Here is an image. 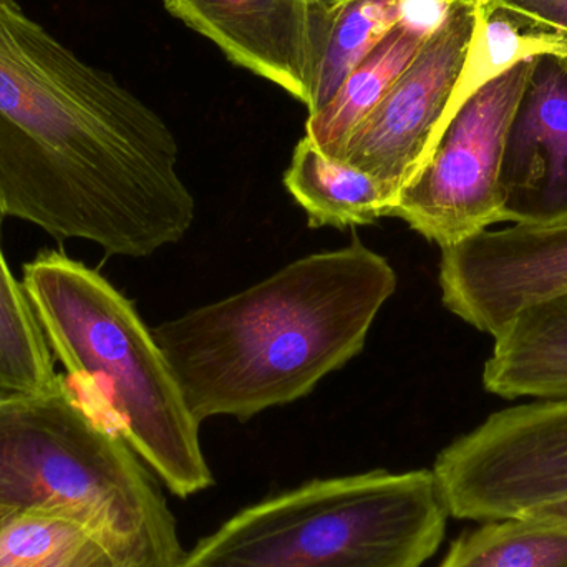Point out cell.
Segmentation results:
<instances>
[{
  "mask_svg": "<svg viewBox=\"0 0 567 567\" xmlns=\"http://www.w3.org/2000/svg\"><path fill=\"white\" fill-rule=\"evenodd\" d=\"M395 289L390 262L353 238L152 333L199 423L246 422L302 399L359 355Z\"/></svg>",
  "mask_w": 567,
  "mask_h": 567,
  "instance_id": "7a4b0ae2",
  "label": "cell"
},
{
  "mask_svg": "<svg viewBox=\"0 0 567 567\" xmlns=\"http://www.w3.org/2000/svg\"><path fill=\"white\" fill-rule=\"evenodd\" d=\"M528 516H535V518L545 519V522L555 523V525L567 528V502L546 506V508L538 509V512L532 513Z\"/></svg>",
  "mask_w": 567,
  "mask_h": 567,
  "instance_id": "44dd1931",
  "label": "cell"
},
{
  "mask_svg": "<svg viewBox=\"0 0 567 567\" xmlns=\"http://www.w3.org/2000/svg\"><path fill=\"white\" fill-rule=\"evenodd\" d=\"M476 0H453L442 25L379 105L350 133L337 162L382 183L393 199L435 143L475 27Z\"/></svg>",
  "mask_w": 567,
  "mask_h": 567,
  "instance_id": "ba28073f",
  "label": "cell"
},
{
  "mask_svg": "<svg viewBox=\"0 0 567 567\" xmlns=\"http://www.w3.org/2000/svg\"><path fill=\"white\" fill-rule=\"evenodd\" d=\"M449 516L430 470L316 480L238 513L182 567H422Z\"/></svg>",
  "mask_w": 567,
  "mask_h": 567,
  "instance_id": "5b68a950",
  "label": "cell"
},
{
  "mask_svg": "<svg viewBox=\"0 0 567 567\" xmlns=\"http://www.w3.org/2000/svg\"><path fill=\"white\" fill-rule=\"evenodd\" d=\"M140 460L66 375L0 395V512L59 513L128 567H182L175 518Z\"/></svg>",
  "mask_w": 567,
  "mask_h": 567,
  "instance_id": "277c9868",
  "label": "cell"
},
{
  "mask_svg": "<svg viewBox=\"0 0 567 567\" xmlns=\"http://www.w3.org/2000/svg\"><path fill=\"white\" fill-rule=\"evenodd\" d=\"M502 223L567 221V60L535 56L506 130L498 175Z\"/></svg>",
  "mask_w": 567,
  "mask_h": 567,
  "instance_id": "30bf717a",
  "label": "cell"
},
{
  "mask_svg": "<svg viewBox=\"0 0 567 567\" xmlns=\"http://www.w3.org/2000/svg\"><path fill=\"white\" fill-rule=\"evenodd\" d=\"M442 302L495 339L523 310L567 296V221L486 231L442 249Z\"/></svg>",
  "mask_w": 567,
  "mask_h": 567,
  "instance_id": "9c48e42d",
  "label": "cell"
},
{
  "mask_svg": "<svg viewBox=\"0 0 567 567\" xmlns=\"http://www.w3.org/2000/svg\"><path fill=\"white\" fill-rule=\"evenodd\" d=\"M449 515L489 523L567 502V399L492 413L433 466Z\"/></svg>",
  "mask_w": 567,
  "mask_h": 567,
  "instance_id": "8992f818",
  "label": "cell"
},
{
  "mask_svg": "<svg viewBox=\"0 0 567 567\" xmlns=\"http://www.w3.org/2000/svg\"><path fill=\"white\" fill-rule=\"evenodd\" d=\"M0 567H128L76 519L22 509L0 515Z\"/></svg>",
  "mask_w": 567,
  "mask_h": 567,
  "instance_id": "e0dca14e",
  "label": "cell"
},
{
  "mask_svg": "<svg viewBox=\"0 0 567 567\" xmlns=\"http://www.w3.org/2000/svg\"><path fill=\"white\" fill-rule=\"evenodd\" d=\"M0 515H2V512H0Z\"/></svg>",
  "mask_w": 567,
  "mask_h": 567,
  "instance_id": "7402d4cb",
  "label": "cell"
},
{
  "mask_svg": "<svg viewBox=\"0 0 567 567\" xmlns=\"http://www.w3.org/2000/svg\"><path fill=\"white\" fill-rule=\"evenodd\" d=\"M513 12L522 13L535 22L567 32V0H493Z\"/></svg>",
  "mask_w": 567,
  "mask_h": 567,
  "instance_id": "ffe728a7",
  "label": "cell"
},
{
  "mask_svg": "<svg viewBox=\"0 0 567 567\" xmlns=\"http://www.w3.org/2000/svg\"><path fill=\"white\" fill-rule=\"evenodd\" d=\"M56 379L52 350L0 245V395L43 392Z\"/></svg>",
  "mask_w": 567,
  "mask_h": 567,
  "instance_id": "ac0fdd59",
  "label": "cell"
},
{
  "mask_svg": "<svg viewBox=\"0 0 567 567\" xmlns=\"http://www.w3.org/2000/svg\"><path fill=\"white\" fill-rule=\"evenodd\" d=\"M533 60L473 93L443 126L386 212L440 249L502 223L498 175L506 130Z\"/></svg>",
  "mask_w": 567,
  "mask_h": 567,
  "instance_id": "52a82bcc",
  "label": "cell"
},
{
  "mask_svg": "<svg viewBox=\"0 0 567 567\" xmlns=\"http://www.w3.org/2000/svg\"><path fill=\"white\" fill-rule=\"evenodd\" d=\"M429 37L402 22L390 30L343 80L330 102L307 118L306 136L316 148L337 159L350 133L379 105Z\"/></svg>",
  "mask_w": 567,
  "mask_h": 567,
  "instance_id": "2e32d148",
  "label": "cell"
},
{
  "mask_svg": "<svg viewBox=\"0 0 567 567\" xmlns=\"http://www.w3.org/2000/svg\"><path fill=\"white\" fill-rule=\"evenodd\" d=\"M405 0H320L313 37L309 115L322 110L343 80L402 20Z\"/></svg>",
  "mask_w": 567,
  "mask_h": 567,
  "instance_id": "9a60e30c",
  "label": "cell"
},
{
  "mask_svg": "<svg viewBox=\"0 0 567 567\" xmlns=\"http://www.w3.org/2000/svg\"><path fill=\"white\" fill-rule=\"evenodd\" d=\"M483 386L499 399H567V296L523 310L495 337Z\"/></svg>",
  "mask_w": 567,
  "mask_h": 567,
  "instance_id": "7c38bea8",
  "label": "cell"
},
{
  "mask_svg": "<svg viewBox=\"0 0 567 567\" xmlns=\"http://www.w3.org/2000/svg\"><path fill=\"white\" fill-rule=\"evenodd\" d=\"M169 126L0 0V213L109 256L148 258L195 221Z\"/></svg>",
  "mask_w": 567,
  "mask_h": 567,
  "instance_id": "6da1fadb",
  "label": "cell"
},
{
  "mask_svg": "<svg viewBox=\"0 0 567 567\" xmlns=\"http://www.w3.org/2000/svg\"><path fill=\"white\" fill-rule=\"evenodd\" d=\"M542 55H555L567 60L566 30L535 22L522 13L498 6L493 0H476L475 27L468 53L439 135L453 113L473 93L518 63Z\"/></svg>",
  "mask_w": 567,
  "mask_h": 567,
  "instance_id": "5bb4252c",
  "label": "cell"
},
{
  "mask_svg": "<svg viewBox=\"0 0 567 567\" xmlns=\"http://www.w3.org/2000/svg\"><path fill=\"white\" fill-rule=\"evenodd\" d=\"M284 185L307 213L310 228H349L386 218L393 196L372 176L330 159L307 136L297 143Z\"/></svg>",
  "mask_w": 567,
  "mask_h": 567,
  "instance_id": "4fadbf2b",
  "label": "cell"
},
{
  "mask_svg": "<svg viewBox=\"0 0 567 567\" xmlns=\"http://www.w3.org/2000/svg\"><path fill=\"white\" fill-rule=\"evenodd\" d=\"M456 539L440 567H567V528L535 518L480 523Z\"/></svg>",
  "mask_w": 567,
  "mask_h": 567,
  "instance_id": "d6986e66",
  "label": "cell"
},
{
  "mask_svg": "<svg viewBox=\"0 0 567 567\" xmlns=\"http://www.w3.org/2000/svg\"><path fill=\"white\" fill-rule=\"evenodd\" d=\"M22 286L53 359L83 399L169 492L186 498L209 488L199 422L133 302L59 251L23 266Z\"/></svg>",
  "mask_w": 567,
  "mask_h": 567,
  "instance_id": "3957f363",
  "label": "cell"
},
{
  "mask_svg": "<svg viewBox=\"0 0 567 567\" xmlns=\"http://www.w3.org/2000/svg\"><path fill=\"white\" fill-rule=\"evenodd\" d=\"M233 62L309 105L320 0H165Z\"/></svg>",
  "mask_w": 567,
  "mask_h": 567,
  "instance_id": "8fae6325",
  "label": "cell"
}]
</instances>
